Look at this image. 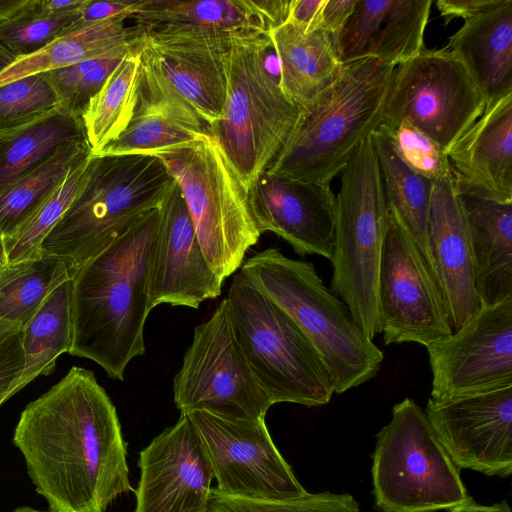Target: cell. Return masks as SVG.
Instances as JSON below:
<instances>
[{
	"mask_svg": "<svg viewBox=\"0 0 512 512\" xmlns=\"http://www.w3.org/2000/svg\"><path fill=\"white\" fill-rule=\"evenodd\" d=\"M13 443L50 512H105L134 491L116 408L88 369L72 367L30 402Z\"/></svg>",
	"mask_w": 512,
	"mask_h": 512,
	"instance_id": "cell-1",
	"label": "cell"
},
{
	"mask_svg": "<svg viewBox=\"0 0 512 512\" xmlns=\"http://www.w3.org/2000/svg\"><path fill=\"white\" fill-rule=\"evenodd\" d=\"M157 225L158 209L147 212L72 278L69 354L94 361L116 380L145 353Z\"/></svg>",
	"mask_w": 512,
	"mask_h": 512,
	"instance_id": "cell-2",
	"label": "cell"
},
{
	"mask_svg": "<svg viewBox=\"0 0 512 512\" xmlns=\"http://www.w3.org/2000/svg\"><path fill=\"white\" fill-rule=\"evenodd\" d=\"M394 69L375 57L345 65L332 85L299 109L266 173L330 185L379 127Z\"/></svg>",
	"mask_w": 512,
	"mask_h": 512,
	"instance_id": "cell-3",
	"label": "cell"
},
{
	"mask_svg": "<svg viewBox=\"0 0 512 512\" xmlns=\"http://www.w3.org/2000/svg\"><path fill=\"white\" fill-rule=\"evenodd\" d=\"M285 311L319 353L337 394L374 378L383 352L354 321L348 307L327 288L313 263L267 248L238 272Z\"/></svg>",
	"mask_w": 512,
	"mask_h": 512,
	"instance_id": "cell-4",
	"label": "cell"
},
{
	"mask_svg": "<svg viewBox=\"0 0 512 512\" xmlns=\"http://www.w3.org/2000/svg\"><path fill=\"white\" fill-rule=\"evenodd\" d=\"M173 181L151 155L91 156L85 185L41 243V255L63 260L70 277L147 212Z\"/></svg>",
	"mask_w": 512,
	"mask_h": 512,
	"instance_id": "cell-5",
	"label": "cell"
},
{
	"mask_svg": "<svg viewBox=\"0 0 512 512\" xmlns=\"http://www.w3.org/2000/svg\"><path fill=\"white\" fill-rule=\"evenodd\" d=\"M267 32L233 34L226 59V96L215 137L250 192L285 144L299 109L266 66Z\"/></svg>",
	"mask_w": 512,
	"mask_h": 512,
	"instance_id": "cell-6",
	"label": "cell"
},
{
	"mask_svg": "<svg viewBox=\"0 0 512 512\" xmlns=\"http://www.w3.org/2000/svg\"><path fill=\"white\" fill-rule=\"evenodd\" d=\"M336 205L331 290L373 340L380 333L377 281L389 212L371 136L341 172Z\"/></svg>",
	"mask_w": 512,
	"mask_h": 512,
	"instance_id": "cell-7",
	"label": "cell"
},
{
	"mask_svg": "<svg viewBox=\"0 0 512 512\" xmlns=\"http://www.w3.org/2000/svg\"><path fill=\"white\" fill-rule=\"evenodd\" d=\"M226 299L238 344L272 403H329L335 393L332 378L290 316L239 273Z\"/></svg>",
	"mask_w": 512,
	"mask_h": 512,
	"instance_id": "cell-8",
	"label": "cell"
},
{
	"mask_svg": "<svg viewBox=\"0 0 512 512\" xmlns=\"http://www.w3.org/2000/svg\"><path fill=\"white\" fill-rule=\"evenodd\" d=\"M157 157L179 185L204 255L224 281L242 266L246 252L261 236L249 191L208 131Z\"/></svg>",
	"mask_w": 512,
	"mask_h": 512,
	"instance_id": "cell-9",
	"label": "cell"
},
{
	"mask_svg": "<svg viewBox=\"0 0 512 512\" xmlns=\"http://www.w3.org/2000/svg\"><path fill=\"white\" fill-rule=\"evenodd\" d=\"M435 435L425 410L413 399L394 405L376 435L372 454L374 505L378 512L447 510L469 495Z\"/></svg>",
	"mask_w": 512,
	"mask_h": 512,
	"instance_id": "cell-10",
	"label": "cell"
},
{
	"mask_svg": "<svg viewBox=\"0 0 512 512\" xmlns=\"http://www.w3.org/2000/svg\"><path fill=\"white\" fill-rule=\"evenodd\" d=\"M233 34L143 28L134 48L140 62L138 99L164 101L196 114L207 130L226 96V59Z\"/></svg>",
	"mask_w": 512,
	"mask_h": 512,
	"instance_id": "cell-11",
	"label": "cell"
},
{
	"mask_svg": "<svg viewBox=\"0 0 512 512\" xmlns=\"http://www.w3.org/2000/svg\"><path fill=\"white\" fill-rule=\"evenodd\" d=\"M485 107L467 69L447 47L424 48L395 67L380 125L407 122L448 155Z\"/></svg>",
	"mask_w": 512,
	"mask_h": 512,
	"instance_id": "cell-12",
	"label": "cell"
},
{
	"mask_svg": "<svg viewBox=\"0 0 512 512\" xmlns=\"http://www.w3.org/2000/svg\"><path fill=\"white\" fill-rule=\"evenodd\" d=\"M173 398L180 413L205 411L234 420H265L273 405L238 344L226 298L195 327L173 380Z\"/></svg>",
	"mask_w": 512,
	"mask_h": 512,
	"instance_id": "cell-13",
	"label": "cell"
},
{
	"mask_svg": "<svg viewBox=\"0 0 512 512\" xmlns=\"http://www.w3.org/2000/svg\"><path fill=\"white\" fill-rule=\"evenodd\" d=\"M186 414L220 492L260 500H292L308 493L274 444L265 420L227 419L205 411Z\"/></svg>",
	"mask_w": 512,
	"mask_h": 512,
	"instance_id": "cell-14",
	"label": "cell"
},
{
	"mask_svg": "<svg viewBox=\"0 0 512 512\" xmlns=\"http://www.w3.org/2000/svg\"><path fill=\"white\" fill-rule=\"evenodd\" d=\"M377 298L380 333L386 345L418 343L426 347L453 332L438 285L420 251L390 213Z\"/></svg>",
	"mask_w": 512,
	"mask_h": 512,
	"instance_id": "cell-15",
	"label": "cell"
},
{
	"mask_svg": "<svg viewBox=\"0 0 512 512\" xmlns=\"http://www.w3.org/2000/svg\"><path fill=\"white\" fill-rule=\"evenodd\" d=\"M426 348L434 401L512 386V297L480 305L460 328Z\"/></svg>",
	"mask_w": 512,
	"mask_h": 512,
	"instance_id": "cell-16",
	"label": "cell"
},
{
	"mask_svg": "<svg viewBox=\"0 0 512 512\" xmlns=\"http://www.w3.org/2000/svg\"><path fill=\"white\" fill-rule=\"evenodd\" d=\"M425 413L460 470L512 473V386L443 401L429 398Z\"/></svg>",
	"mask_w": 512,
	"mask_h": 512,
	"instance_id": "cell-17",
	"label": "cell"
},
{
	"mask_svg": "<svg viewBox=\"0 0 512 512\" xmlns=\"http://www.w3.org/2000/svg\"><path fill=\"white\" fill-rule=\"evenodd\" d=\"M134 512H205L213 473L199 435L186 413L139 456Z\"/></svg>",
	"mask_w": 512,
	"mask_h": 512,
	"instance_id": "cell-18",
	"label": "cell"
},
{
	"mask_svg": "<svg viewBox=\"0 0 512 512\" xmlns=\"http://www.w3.org/2000/svg\"><path fill=\"white\" fill-rule=\"evenodd\" d=\"M158 209L153 249L150 306L170 304L197 309L217 298L223 282L209 265L182 191L173 179Z\"/></svg>",
	"mask_w": 512,
	"mask_h": 512,
	"instance_id": "cell-19",
	"label": "cell"
},
{
	"mask_svg": "<svg viewBox=\"0 0 512 512\" xmlns=\"http://www.w3.org/2000/svg\"><path fill=\"white\" fill-rule=\"evenodd\" d=\"M255 224L273 232L301 255L331 260L337 205L330 185L307 183L264 172L249 192Z\"/></svg>",
	"mask_w": 512,
	"mask_h": 512,
	"instance_id": "cell-20",
	"label": "cell"
},
{
	"mask_svg": "<svg viewBox=\"0 0 512 512\" xmlns=\"http://www.w3.org/2000/svg\"><path fill=\"white\" fill-rule=\"evenodd\" d=\"M429 251L450 325L460 328L480 307L464 213L453 175L434 181Z\"/></svg>",
	"mask_w": 512,
	"mask_h": 512,
	"instance_id": "cell-21",
	"label": "cell"
},
{
	"mask_svg": "<svg viewBox=\"0 0 512 512\" xmlns=\"http://www.w3.org/2000/svg\"><path fill=\"white\" fill-rule=\"evenodd\" d=\"M448 160L459 194L512 203V93L486 105Z\"/></svg>",
	"mask_w": 512,
	"mask_h": 512,
	"instance_id": "cell-22",
	"label": "cell"
},
{
	"mask_svg": "<svg viewBox=\"0 0 512 512\" xmlns=\"http://www.w3.org/2000/svg\"><path fill=\"white\" fill-rule=\"evenodd\" d=\"M447 48L490 105L512 93V0L464 20Z\"/></svg>",
	"mask_w": 512,
	"mask_h": 512,
	"instance_id": "cell-23",
	"label": "cell"
},
{
	"mask_svg": "<svg viewBox=\"0 0 512 512\" xmlns=\"http://www.w3.org/2000/svg\"><path fill=\"white\" fill-rule=\"evenodd\" d=\"M480 305L512 297V203L461 195Z\"/></svg>",
	"mask_w": 512,
	"mask_h": 512,
	"instance_id": "cell-24",
	"label": "cell"
},
{
	"mask_svg": "<svg viewBox=\"0 0 512 512\" xmlns=\"http://www.w3.org/2000/svg\"><path fill=\"white\" fill-rule=\"evenodd\" d=\"M267 35L279 63V86L298 109L332 85L344 70L333 38L324 29L305 33L286 22Z\"/></svg>",
	"mask_w": 512,
	"mask_h": 512,
	"instance_id": "cell-25",
	"label": "cell"
},
{
	"mask_svg": "<svg viewBox=\"0 0 512 512\" xmlns=\"http://www.w3.org/2000/svg\"><path fill=\"white\" fill-rule=\"evenodd\" d=\"M126 18L83 23L79 20L39 51L17 58L0 72V86L102 56L135 41L142 27Z\"/></svg>",
	"mask_w": 512,
	"mask_h": 512,
	"instance_id": "cell-26",
	"label": "cell"
},
{
	"mask_svg": "<svg viewBox=\"0 0 512 512\" xmlns=\"http://www.w3.org/2000/svg\"><path fill=\"white\" fill-rule=\"evenodd\" d=\"M370 136L379 163L388 211L414 242L439 287L428 244L434 182L408 168L396 155L383 131L377 128Z\"/></svg>",
	"mask_w": 512,
	"mask_h": 512,
	"instance_id": "cell-27",
	"label": "cell"
},
{
	"mask_svg": "<svg viewBox=\"0 0 512 512\" xmlns=\"http://www.w3.org/2000/svg\"><path fill=\"white\" fill-rule=\"evenodd\" d=\"M130 18L143 28L170 27L224 34L267 32L251 0H140Z\"/></svg>",
	"mask_w": 512,
	"mask_h": 512,
	"instance_id": "cell-28",
	"label": "cell"
},
{
	"mask_svg": "<svg viewBox=\"0 0 512 512\" xmlns=\"http://www.w3.org/2000/svg\"><path fill=\"white\" fill-rule=\"evenodd\" d=\"M207 131L201 119L190 111L163 101L138 99L124 132L94 156H158L193 143Z\"/></svg>",
	"mask_w": 512,
	"mask_h": 512,
	"instance_id": "cell-29",
	"label": "cell"
},
{
	"mask_svg": "<svg viewBox=\"0 0 512 512\" xmlns=\"http://www.w3.org/2000/svg\"><path fill=\"white\" fill-rule=\"evenodd\" d=\"M78 141H87L82 119L62 109L0 134V196L62 145Z\"/></svg>",
	"mask_w": 512,
	"mask_h": 512,
	"instance_id": "cell-30",
	"label": "cell"
},
{
	"mask_svg": "<svg viewBox=\"0 0 512 512\" xmlns=\"http://www.w3.org/2000/svg\"><path fill=\"white\" fill-rule=\"evenodd\" d=\"M72 278L62 282L23 328L25 366L16 392L39 375H49L73 342Z\"/></svg>",
	"mask_w": 512,
	"mask_h": 512,
	"instance_id": "cell-31",
	"label": "cell"
},
{
	"mask_svg": "<svg viewBox=\"0 0 512 512\" xmlns=\"http://www.w3.org/2000/svg\"><path fill=\"white\" fill-rule=\"evenodd\" d=\"M139 74L140 62L133 45L82 115L91 155L116 140L129 125L138 102Z\"/></svg>",
	"mask_w": 512,
	"mask_h": 512,
	"instance_id": "cell-32",
	"label": "cell"
},
{
	"mask_svg": "<svg viewBox=\"0 0 512 512\" xmlns=\"http://www.w3.org/2000/svg\"><path fill=\"white\" fill-rule=\"evenodd\" d=\"M87 141L70 142L24 175L0 196V236L11 237L62 183L69 170L89 157Z\"/></svg>",
	"mask_w": 512,
	"mask_h": 512,
	"instance_id": "cell-33",
	"label": "cell"
},
{
	"mask_svg": "<svg viewBox=\"0 0 512 512\" xmlns=\"http://www.w3.org/2000/svg\"><path fill=\"white\" fill-rule=\"evenodd\" d=\"M66 263L41 255L0 268V318L24 328L48 296L70 279Z\"/></svg>",
	"mask_w": 512,
	"mask_h": 512,
	"instance_id": "cell-34",
	"label": "cell"
},
{
	"mask_svg": "<svg viewBox=\"0 0 512 512\" xmlns=\"http://www.w3.org/2000/svg\"><path fill=\"white\" fill-rule=\"evenodd\" d=\"M91 156L76 163L39 209L9 238L3 240L7 263L41 256V243L86 183Z\"/></svg>",
	"mask_w": 512,
	"mask_h": 512,
	"instance_id": "cell-35",
	"label": "cell"
},
{
	"mask_svg": "<svg viewBox=\"0 0 512 512\" xmlns=\"http://www.w3.org/2000/svg\"><path fill=\"white\" fill-rule=\"evenodd\" d=\"M431 6L432 0H390L373 57L396 67L418 55Z\"/></svg>",
	"mask_w": 512,
	"mask_h": 512,
	"instance_id": "cell-36",
	"label": "cell"
},
{
	"mask_svg": "<svg viewBox=\"0 0 512 512\" xmlns=\"http://www.w3.org/2000/svg\"><path fill=\"white\" fill-rule=\"evenodd\" d=\"M135 41L97 58L45 72L58 97L60 109L82 119L89 101L101 89Z\"/></svg>",
	"mask_w": 512,
	"mask_h": 512,
	"instance_id": "cell-37",
	"label": "cell"
},
{
	"mask_svg": "<svg viewBox=\"0 0 512 512\" xmlns=\"http://www.w3.org/2000/svg\"><path fill=\"white\" fill-rule=\"evenodd\" d=\"M60 109L46 73L0 86V134L35 122Z\"/></svg>",
	"mask_w": 512,
	"mask_h": 512,
	"instance_id": "cell-38",
	"label": "cell"
},
{
	"mask_svg": "<svg viewBox=\"0 0 512 512\" xmlns=\"http://www.w3.org/2000/svg\"><path fill=\"white\" fill-rule=\"evenodd\" d=\"M35 6L0 23V45L16 58L33 54L47 46L80 18V11L45 13Z\"/></svg>",
	"mask_w": 512,
	"mask_h": 512,
	"instance_id": "cell-39",
	"label": "cell"
},
{
	"mask_svg": "<svg viewBox=\"0 0 512 512\" xmlns=\"http://www.w3.org/2000/svg\"><path fill=\"white\" fill-rule=\"evenodd\" d=\"M205 512H360V506L349 493L324 491L292 500H260L230 496L212 487Z\"/></svg>",
	"mask_w": 512,
	"mask_h": 512,
	"instance_id": "cell-40",
	"label": "cell"
},
{
	"mask_svg": "<svg viewBox=\"0 0 512 512\" xmlns=\"http://www.w3.org/2000/svg\"><path fill=\"white\" fill-rule=\"evenodd\" d=\"M400 160L415 173L437 181L452 174L448 155L423 132L407 122L379 125Z\"/></svg>",
	"mask_w": 512,
	"mask_h": 512,
	"instance_id": "cell-41",
	"label": "cell"
},
{
	"mask_svg": "<svg viewBox=\"0 0 512 512\" xmlns=\"http://www.w3.org/2000/svg\"><path fill=\"white\" fill-rule=\"evenodd\" d=\"M390 0H358L335 41L339 60L345 66L373 57Z\"/></svg>",
	"mask_w": 512,
	"mask_h": 512,
	"instance_id": "cell-42",
	"label": "cell"
},
{
	"mask_svg": "<svg viewBox=\"0 0 512 512\" xmlns=\"http://www.w3.org/2000/svg\"><path fill=\"white\" fill-rule=\"evenodd\" d=\"M22 339V328L0 318V406L16 393L24 370Z\"/></svg>",
	"mask_w": 512,
	"mask_h": 512,
	"instance_id": "cell-43",
	"label": "cell"
},
{
	"mask_svg": "<svg viewBox=\"0 0 512 512\" xmlns=\"http://www.w3.org/2000/svg\"><path fill=\"white\" fill-rule=\"evenodd\" d=\"M139 1L115 0L93 1L87 0L80 11L79 21L83 23L96 22L113 18H130L136 11Z\"/></svg>",
	"mask_w": 512,
	"mask_h": 512,
	"instance_id": "cell-44",
	"label": "cell"
},
{
	"mask_svg": "<svg viewBox=\"0 0 512 512\" xmlns=\"http://www.w3.org/2000/svg\"><path fill=\"white\" fill-rule=\"evenodd\" d=\"M326 0H291L288 21L305 33L322 29Z\"/></svg>",
	"mask_w": 512,
	"mask_h": 512,
	"instance_id": "cell-45",
	"label": "cell"
},
{
	"mask_svg": "<svg viewBox=\"0 0 512 512\" xmlns=\"http://www.w3.org/2000/svg\"><path fill=\"white\" fill-rule=\"evenodd\" d=\"M505 0H437L436 6L441 17L448 23L452 19L462 18L464 20L477 16L490 10Z\"/></svg>",
	"mask_w": 512,
	"mask_h": 512,
	"instance_id": "cell-46",
	"label": "cell"
},
{
	"mask_svg": "<svg viewBox=\"0 0 512 512\" xmlns=\"http://www.w3.org/2000/svg\"><path fill=\"white\" fill-rule=\"evenodd\" d=\"M358 0H326L322 13V29L335 41L352 14Z\"/></svg>",
	"mask_w": 512,
	"mask_h": 512,
	"instance_id": "cell-47",
	"label": "cell"
},
{
	"mask_svg": "<svg viewBox=\"0 0 512 512\" xmlns=\"http://www.w3.org/2000/svg\"><path fill=\"white\" fill-rule=\"evenodd\" d=\"M267 31L288 21L291 0H251Z\"/></svg>",
	"mask_w": 512,
	"mask_h": 512,
	"instance_id": "cell-48",
	"label": "cell"
},
{
	"mask_svg": "<svg viewBox=\"0 0 512 512\" xmlns=\"http://www.w3.org/2000/svg\"><path fill=\"white\" fill-rule=\"evenodd\" d=\"M448 512H511V508L507 501L503 500L492 505H482L474 501L468 496L461 503L447 509Z\"/></svg>",
	"mask_w": 512,
	"mask_h": 512,
	"instance_id": "cell-49",
	"label": "cell"
},
{
	"mask_svg": "<svg viewBox=\"0 0 512 512\" xmlns=\"http://www.w3.org/2000/svg\"><path fill=\"white\" fill-rule=\"evenodd\" d=\"M36 3L37 0H0V23L21 15Z\"/></svg>",
	"mask_w": 512,
	"mask_h": 512,
	"instance_id": "cell-50",
	"label": "cell"
},
{
	"mask_svg": "<svg viewBox=\"0 0 512 512\" xmlns=\"http://www.w3.org/2000/svg\"><path fill=\"white\" fill-rule=\"evenodd\" d=\"M87 0H39V9L45 13L81 11Z\"/></svg>",
	"mask_w": 512,
	"mask_h": 512,
	"instance_id": "cell-51",
	"label": "cell"
},
{
	"mask_svg": "<svg viewBox=\"0 0 512 512\" xmlns=\"http://www.w3.org/2000/svg\"><path fill=\"white\" fill-rule=\"evenodd\" d=\"M17 58L0 45V72L13 63Z\"/></svg>",
	"mask_w": 512,
	"mask_h": 512,
	"instance_id": "cell-52",
	"label": "cell"
},
{
	"mask_svg": "<svg viewBox=\"0 0 512 512\" xmlns=\"http://www.w3.org/2000/svg\"><path fill=\"white\" fill-rule=\"evenodd\" d=\"M7 263L6 252L4 247V242L2 237L0 236V268L3 267Z\"/></svg>",
	"mask_w": 512,
	"mask_h": 512,
	"instance_id": "cell-53",
	"label": "cell"
},
{
	"mask_svg": "<svg viewBox=\"0 0 512 512\" xmlns=\"http://www.w3.org/2000/svg\"><path fill=\"white\" fill-rule=\"evenodd\" d=\"M12 512H50V511H42V510H37V509L31 508V507L23 506V507L16 508Z\"/></svg>",
	"mask_w": 512,
	"mask_h": 512,
	"instance_id": "cell-54",
	"label": "cell"
}]
</instances>
